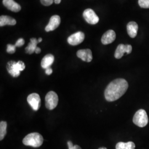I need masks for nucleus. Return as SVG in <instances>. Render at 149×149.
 <instances>
[{
	"label": "nucleus",
	"instance_id": "7",
	"mask_svg": "<svg viewBox=\"0 0 149 149\" xmlns=\"http://www.w3.org/2000/svg\"><path fill=\"white\" fill-rule=\"evenodd\" d=\"M83 17L86 21L90 24H96L99 22V17L91 8L86 9L83 13Z\"/></svg>",
	"mask_w": 149,
	"mask_h": 149
},
{
	"label": "nucleus",
	"instance_id": "10",
	"mask_svg": "<svg viewBox=\"0 0 149 149\" xmlns=\"http://www.w3.org/2000/svg\"><path fill=\"white\" fill-rule=\"evenodd\" d=\"M61 23V19L60 16L58 15L53 16L50 19L48 25L46 26L45 29L46 32L53 31L59 27Z\"/></svg>",
	"mask_w": 149,
	"mask_h": 149
},
{
	"label": "nucleus",
	"instance_id": "19",
	"mask_svg": "<svg viewBox=\"0 0 149 149\" xmlns=\"http://www.w3.org/2000/svg\"><path fill=\"white\" fill-rule=\"evenodd\" d=\"M7 122L1 121L0 123V140H2L7 133Z\"/></svg>",
	"mask_w": 149,
	"mask_h": 149
},
{
	"label": "nucleus",
	"instance_id": "29",
	"mask_svg": "<svg viewBox=\"0 0 149 149\" xmlns=\"http://www.w3.org/2000/svg\"><path fill=\"white\" fill-rule=\"evenodd\" d=\"M98 149H107V148H100Z\"/></svg>",
	"mask_w": 149,
	"mask_h": 149
},
{
	"label": "nucleus",
	"instance_id": "14",
	"mask_svg": "<svg viewBox=\"0 0 149 149\" xmlns=\"http://www.w3.org/2000/svg\"><path fill=\"white\" fill-rule=\"evenodd\" d=\"M127 32L130 37L134 38L136 36L138 31V25L135 22H130L127 26Z\"/></svg>",
	"mask_w": 149,
	"mask_h": 149
},
{
	"label": "nucleus",
	"instance_id": "23",
	"mask_svg": "<svg viewBox=\"0 0 149 149\" xmlns=\"http://www.w3.org/2000/svg\"><path fill=\"white\" fill-rule=\"evenodd\" d=\"M68 145L69 149H82L79 145H74L71 141H69L68 142Z\"/></svg>",
	"mask_w": 149,
	"mask_h": 149
},
{
	"label": "nucleus",
	"instance_id": "8",
	"mask_svg": "<svg viewBox=\"0 0 149 149\" xmlns=\"http://www.w3.org/2000/svg\"><path fill=\"white\" fill-rule=\"evenodd\" d=\"M132 52V46L131 45L127 44H119L117 47L114 53V57L116 59H119L122 58L124 54L127 53L129 54Z\"/></svg>",
	"mask_w": 149,
	"mask_h": 149
},
{
	"label": "nucleus",
	"instance_id": "27",
	"mask_svg": "<svg viewBox=\"0 0 149 149\" xmlns=\"http://www.w3.org/2000/svg\"><path fill=\"white\" fill-rule=\"evenodd\" d=\"M54 2L56 4H59L61 2V0H54Z\"/></svg>",
	"mask_w": 149,
	"mask_h": 149
},
{
	"label": "nucleus",
	"instance_id": "16",
	"mask_svg": "<svg viewBox=\"0 0 149 149\" xmlns=\"http://www.w3.org/2000/svg\"><path fill=\"white\" fill-rule=\"evenodd\" d=\"M17 22L13 18L8 16H1L0 17V26L3 27L6 25L15 26L16 25Z\"/></svg>",
	"mask_w": 149,
	"mask_h": 149
},
{
	"label": "nucleus",
	"instance_id": "6",
	"mask_svg": "<svg viewBox=\"0 0 149 149\" xmlns=\"http://www.w3.org/2000/svg\"><path fill=\"white\" fill-rule=\"evenodd\" d=\"M27 101L32 109L35 111H37L41 106L40 97L36 93H33L28 96Z\"/></svg>",
	"mask_w": 149,
	"mask_h": 149
},
{
	"label": "nucleus",
	"instance_id": "4",
	"mask_svg": "<svg viewBox=\"0 0 149 149\" xmlns=\"http://www.w3.org/2000/svg\"><path fill=\"white\" fill-rule=\"evenodd\" d=\"M133 121L136 125L143 128L147 125L149 122V119L147 113L144 109H139L135 113Z\"/></svg>",
	"mask_w": 149,
	"mask_h": 149
},
{
	"label": "nucleus",
	"instance_id": "2",
	"mask_svg": "<svg viewBox=\"0 0 149 149\" xmlns=\"http://www.w3.org/2000/svg\"><path fill=\"white\" fill-rule=\"evenodd\" d=\"M43 136L38 133L29 134L23 139V143L24 145L32 146L33 148H39L43 143Z\"/></svg>",
	"mask_w": 149,
	"mask_h": 149
},
{
	"label": "nucleus",
	"instance_id": "22",
	"mask_svg": "<svg viewBox=\"0 0 149 149\" xmlns=\"http://www.w3.org/2000/svg\"><path fill=\"white\" fill-rule=\"evenodd\" d=\"M54 2V0H40L41 3L44 6H49L52 5Z\"/></svg>",
	"mask_w": 149,
	"mask_h": 149
},
{
	"label": "nucleus",
	"instance_id": "28",
	"mask_svg": "<svg viewBox=\"0 0 149 149\" xmlns=\"http://www.w3.org/2000/svg\"><path fill=\"white\" fill-rule=\"evenodd\" d=\"M38 42H39V43H40V42L42 41V38H39L38 39Z\"/></svg>",
	"mask_w": 149,
	"mask_h": 149
},
{
	"label": "nucleus",
	"instance_id": "18",
	"mask_svg": "<svg viewBox=\"0 0 149 149\" xmlns=\"http://www.w3.org/2000/svg\"><path fill=\"white\" fill-rule=\"evenodd\" d=\"M116 149H135V145L132 141L127 143L119 142L116 145Z\"/></svg>",
	"mask_w": 149,
	"mask_h": 149
},
{
	"label": "nucleus",
	"instance_id": "21",
	"mask_svg": "<svg viewBox=\"0 0 149 149\" xmlns=\"http://www.w3.org/2000/svg\"><path fill=\"white\" fill-rule=\"evenodd\" d=\"M16 45L8 44L7 46V52L9 54H14L16 52Z\"/></svg>",
	"mask_w": 149,
	"mask_h": 149
},
{
	"label": "nucleus",
	"instance_id": "17",
	"mask_svg": "<svg viewBox=\"0 0 149 149\" xmlns=\"http://www.w3.org/2000/svg\"><path fill=\"white\" fill-rule=\"evenodd\" d=\"M38 43H39V42L36 38H31L30 43L28 44V46L25 49L26 53L32 54L34 53L36 48H37Z\"/></svg>",
	"mask_w": 149,
	"mask_h": 149
},
{
	"label": "nucleus",
	"instance_id": "15",
	"mask_svg": "<svg viewBox=\"0 0 149 149\" xmlns=\"http://www.w3.org/2000/svg\"><path fill=\"white\" fill-rule=\"evenodd\" d=\"M54 61V56L52 54H49L43 58L41 61V66L43 69H47L50 68Z\"/></svg>",
	"mask_w": 149,
	"mask_h": 149
},
{
	"label": "nucleus",
	"instance_id": "5",
	"mask_svg": "<svg viewBox=\"0 0 149 149\" xmlns=\"http://www.w3.org/2000/svg\"><path fill=\"white\" fill-rule=\"evenodd\" d=\"M59 102L58 95L54 91L49 92L45 96V107L49 110L55 108Z\"/></svg>",
	"mask_w": 149,
	"mask_h": 149
},
{
	"label": "nucleus",
	"instance_id": "26",
	"mask_svg": "<svg viewBox=\"0 0 149 149\" xmlns=\"http://www.w3.org/2000/svg\"><path fill=\"white\" fill-rule=\"evenodd\" d=\"M41 52V49L40 48L37 47L36 49V51H35V53L36 54H39Z\"/></svg>",
	"mask_w": 149,
	"mask_h": 149
},
{
	"label": "nucleus",
	"instance_id": "9",
	"mask_svg": "<svg viewBox=\"0 0 149 149\" xmlns=\"http://www.w3.org/2000/svg\"><path fill=\"white\" fill-rule=\"evenodd\" d=\"M85 39V34L82 32H78L71 35L68 38V42L71 45H77Z\"/></svg>",
	"mask_w": 149,
	"mask_h": 149
},
{
	"label": "nucleus",
	"instance_id": "25",
	"mask_svg": "<svg viewBox=\"0 0 149 149\" xmlns=\"http://www.w3.org/2000/svg\"><path fill=\"white\" fill-rule=\"evenodd\" d=\"M45 74L48 75H50L53 73V70L50 68H49L48 69H45Z\"/></svg>",
	"mask_w": 149,
	"mask_h": 149
},
{
	"label": "nucleus",
	"instance_id": "13",
	"mask_svg": "<svg viewBox=\"0 0 149 149\" xmlns=\"http://www.w3.org/2000/svg\"><path fill=\"white\" fill-rule=\"evenodd\" d=\"M3 4L6 7L14 12H18L21 10V6L13 0H3Z\"/></svg>",
	"mask_w": 149,
	"mask_h": 149
},
{
	"label": "nucleus",
	"instance_id": "1",
	"mask_svg": "<svg viewBox=\"0 0 149 149\" xmlns=\"http://www.w3.org/2000/svg\"><path fill=\"white\" fill-rule=\"evenodd\" d=\"M128 86V82L125 79H117L112 81L104 91L106 100L108 102L117 100L125 93Z\"/></svg>",
	"mask_w": 149,
	"mask_h": 149
},
{
	"label": "nucleus",
	"instance_id": "3",
	"mask_svg": "<svg viewBox=\"0 0 149 149\" xmlns=\"http://www.w3.org/2000/svg\"><path fill=\"white\" fill-rule=\"evenodd\" d=\"M25 68V64L22 61H18V62L10 61L7 63L6 66L8 72L13 77H18L20 75L21 71H23Z\"/></svg>",
	"mask_w": 149,
	"mask_h": 149
},
{
	"label": "nucleus",
	"instance_id": "24",
	"mask_svg": "<svg viewBox=\"0 0 149 149\" xmlns=\"http://www.w3.org/2000/svg\"><path fill=\"white\" fill-rule=\"evenodd\" d=\"M24 43H25V42H24V40L23 39L19 38L16 42L15 45H16V47H22L24 44Z\"/></svg>",
	"mask_w": 149,
	"mask_h": 149
},
{
	"label": "nucleus",
	"instance_id": "11",
	"mask_svg": "<svg viewBox=\"0 0 149 149\" xmlns=\"http://www.w3.org/2000/svg\"><path fill=\"white\" fill-rule=\"evenodd\" d=\"M76 55L78 58L87 63L91 62L93 59L92 52L89 49L79 50L77 51Z\"/></svg>",
	"mask_w": 149,
	"mask_h": 149
},
{
	"label": "nucleus",
	"instance_id": "20",
	"mask_svg": "<svg viewBox=\"0 0 149 149\" xmlns=\"http://www.w3.org/2000/svg\"><path fill=\"white\" fill-rule=\"evenodd\" d=\"M139 5L143 8H149V0H139Z\"/></svg>",
	"mask_w": 149,
	"mask_h": 149
},
{
	"label": "nucleus",
	"instance_id": "12",
	"mask_svg": "<svg viewBox=\"0 0 149 149\" xmlns=\"http://www.w3.org/2000/svg\"><path fill=\"white\" fill-rule=\"evenodd\" d=\"M116 38V34L113 30L107 31L102 36L101 42L104 45H108L113 43Z\"/></svg>",
	"mask_w": 149,
	"mask_h": 149
}]
</instances>
